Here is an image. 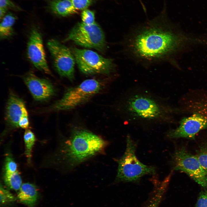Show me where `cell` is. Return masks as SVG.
<instances>
[{
	"instance_id": "1",
	"label": "cell",
	"mask_w": 207,
	"mask_h": 207,
	"mask_svg": "<svg viewBox=\"0 0 207 207\" xmlns=\"http://www.w3.org/2000/svg\"><path fill=\"white\" fill-rule=\"evenodd\" d=\"M160 16L138 27L126 39V51L141 63L151 64L169 60L186 39Z\"/></svg>"
},
{
	"instance_id": "2",
	"label": "cell",
	"mask_w": 207,
	"mask_h": 207,
	"mask_svg": "<svg viewBox=\"0 0 207 207\" xmlns=\"http://www.w3.org/2000/svg\"><path fill=\"white\" fill-rule=\"evenodd\" d=\"M163 101L146 91H135L126 95L122 110L129 121L147 124L168 122L175 110Z\"/></svg>"
},
{
	"instance_id": "3",
	"label": "cell",
	"mask_w": 207,
	"mask_h": 207,
	"mask_svg": "<svg viewBox=\"0 0 207 207\" xmlns=\"http://www.w3.org/2000/svg\"><path fill=\"white\" fill-rule=\"evenodd\" d=\"M106 145L105 141L92 132L76 129L62 144L60 152L62 161L74 167L102 152Z\"/></svg>"
},
{
	"instance_id": "4",
	"label": "cell",
	"mask_w": 207,
	"mask_h": 207,
	"mask_svg": "<svg viewBox=\"0 0 207 207\" xmlns=\"http://www.w3.org/2000/svg\"><path fill=\"white\" fill-rule=\"evenodd\" d=\"M104 82L99 80H86L76 86L68 88L61 98L51 106L55 111L73 109L85 103L105 87Z\"/></svg>"
},
{
	"instance_id": "5",
	"label": "cell",
	"mask_w": 207,
	"mask_h": 207,
	"mask_svg": "<svg viewBox=\"0 0 207 207\" xmlns=\"http://www.w3.org/2000/svg\"><path fill=\"white\" fill-rule=\"evenodd\" d=\"M136 148V143L129 136H128L125 151L118 161V181L136 182L144 175L155 174L154 167L144 164L137 158L135 154Z\"/></svg>"
},
{
	"instance_id": "6",
	"label": "cell",
	"mask_w": 207,
	"mask_h": 207,
	"mask_svg": "<svg viewBox=\"0 0 207 207\" xmlns=\"http://www.w3.org/2000/svg\"><path fill=\"white\" fill-rule=\"evenodd\" d=\"M72 51L79 69L85 74H108L114 69L112 60L104 57L95 51L76 48L72 49Z\"/></svg>"
},
{
	"instance_id": "7",
	"label": "cell",
	"mask_w": 207,
	"mask_h": 207,
	"mask_svg": "<svg viewBox=\"0 0 207 207\" xmlns=\"http://www.w3.org/2000/svg\"><path fill=\"white\" fill-rule=\"evenodd\" d=\"M64 41H71L83 47L103 51L106 47L104 33L97 23L86 25L77 24L70 32Z\"/></svg>"
},
{
	"instance_id": "8",
	"label": "cell",
	"mask_w": 207,
	"mask_h": 207,
	"mask_svg": "<svg viewBox=\"0 0 207 207\" xmlns=\"http://www.w3.org/2000/svg\"><path fill=\"white\" fill-rule=\"evenodd\" d=\"M174 170L186 173L204 189L207 188V172L201 166L197 158L184 147L176 150L173 154Z\"/></svg>"
},
{
	"instance_id": "9",
	"label": "cell",
	"mask_w": 207,
	"mask_h": 207,
	"mask_svg": "<svg viewBox=\"0 0 207 207\" xmlns=\"http://www.w3.org/2000/svg\"><path fill=\"white\" fill-rule=\"evenodd\" d=\"M47 45L58 73L61 76L73 80L75 60L72 51L54 39L49 40Z\"/></svg>"
},
{
	"instance_id": "10",
	"label": "cell",
	"mask_w": 207,
	"mask_h": 207,
	"mask_svg": "<svg viewBox=\"0 0 207 207\" xmlns=\"http://www.w3.org/2000/svg\"><path fill=\"white\" fill-rule=\"evenodd\" d=\"M202 110L195 111L190 116L184 117L179 122V125L170 131L167 136L170 138H185L195 139L196 135L207 128V113Z\"/></svg>"
},
{
	"instance_id": "11",
	"label": "cell",
	"mask_w": 207,
	"mask_h": 207,
	"mask_svg": "<svg viewBox=\"0 0 207 207\" xmlns=\"http://www.w3.org/2000/svg\"><path fill=\"white\" fill-rule=\"evenodd\" d=\"M28 58L38 69L51 74L47 65L41 33L36 28L32 30L27 46Z\"/></svg>"
},
{
	"instance_id": "12",
	"label": "cell",
	"mask_w": 207,
	"mask_h": 207,
	"mask_svg": "<svg viewBox=\"0 0 207 207\" xmlns=\"http://www.w3.org/2000/svg\"><path fill=\"white\" fill-rule=\"evenodd\" d=\"M23 78L24 83L35 100L46 101L54 94L55 88L48 80L38 77L32 72L28 73Z\"/></svg>"
},
{
	"instance_id": "13",
	"label": "cell",
	"mask_w": 207,
	"mask_h": 207,
	"mask_svg": "<svg viewBox=\"0 0 207 207\" xmlns=\"http://www.w3.org/2000/svg\"><path fill=\"white\" fill-rule=\"evenodd\" d=\"M28 113L23 100L12 92L10 93L5 110V120L7 124L12 128L19 127L18 123L22 117Z\"/></svg>"
},
{
	"instance_id": "14",
	"label": "cell",
	"mask_w": 207,
	"mask_h": 207,
	"mask_svg": "<svg viewBox=\"0 0 207 207\" xmlns=\"http://www.w3.org/2000/svg\"><path fill=\"white\" fill-rule=\"evenodd\" d=\"M38 192L36 186L32 184H23L17 196L19 201L30 207H33L37 200Z\"/></svg>"
},
{
	"instance_id": "15",
	"label": "cell",
	"mask_w": 207,
	"mask_h": 207,
	"mask_svg": "<svg viewBox=\"0 0 207 207\" xmlns=\"http://www.w3.org/2000/svg\"><path fill=\"white\" fill-rule=\"evenodd\" d=\"M49 7L53 13L62 16H69L78 12L70 0H52Z\"/></svg>"
},
{
	"instance_id": "16",
	"label": "cell",
	"mask_w": 207,
	"mask_h": 207,
	"mask_svg": "<svg viewBox=\"0 0 207 207\" xmlns=\"http://www.w3.org/2000/svg\"><path fill=\"white\" fill-rule=\"evenodd\" d=\"M3 181L9 188L19 190L22 185V180L18 170H4Z\"/></svg>"
},
{
	"instance_id": "17",
	"label": "cell",
	"mask_w": 207,
	"mask_h": 207,
	"mask_svg": "<svg viewBox=\"0 0 207 207\" xmlns=\"http://www.w3.org/2000/svg\"><path fill=\"white\" fill-rule=\"evenodd\" d=\"M16 19L12 13H9L2 18L0 26V36L1 39L11 36L13 34V26Z\"/></svg>"
},
{
	"instance_id": "18",
	"label": "cell",
	"mask_w": 207,
	"mask_h": 207,
	"mask_svg": "<svg viewBox=\"0 0 207 207\" xmlns=\"http://www.w3.org/2000/svg\"><path fill=\"white\" fill-rule=\"evenodd\" d=\"M25 145V154L28 161L30 162L32 156V152L35 141L34 134L29 129L25 131L24 135Z\"/></svg>"
},
{
	"instance_id": "19",
	"label": "cell",
	"mask_w": 207,
	"mask_h": 207,
	"mask_svg": "<svg viewBox=\"0 0 207 207\" xmlns=\"http://www.w3.org/2000/svg\"><path fill=\"white\" fill-rule=\"evenodd\" d=\"M196 153V156L201 166L207 172V142L200 145Z\"/></svg>"
},
{
	"instance_id": "20",
	"label": "cell",
	"mask_w": 207,
	"mask_h": 207,
	"mask_svg": "<svg viewBox=\"0 0 207 207\" xmlns=\"http://www.w3.org/2000/svg\"><path fill=\"white\" fill-rule=\"evenodd\" d=\"M0 204L1 205L9 203L14 202L16 198L9 191L0 185Z\"/></svg>"
},
{
	"instance_id": "21",
	"label": "cell",
	"mask_w": 207,
	"mask_h": 207,
	"mask_svg": "<svg viewBox=\"0 0 207 207\" xmlns=\"http://www.w3.org/2000/svg\"><path fill=\"white\" fill-rule=\"evenodd\" d=\"M82 23L86 25H91L96 23L94 13L87 9L83 10L81 13Z\"/></svg>"
},
{
	"instance_id": "22",
	"label": "cell",
	"mask_w": 207,
	"mask_h": 207,
	"mask_svg": "<svg viewBox=\"0 0 207 207\" xmlns=\"http://www.w3.org/2000/svg\"><path fill=\"white\" fill-rule=\"evenodd\" d=\"M73 5L78 10H83L87 8L94 0H70Z\"/></svg>"
},
{
	"instance_id": "23",
	"label": "cell",
	"mask_w": 207,
	"mask_h": 207,
	"mask_svg": "<svg viewBox=\"0 0 207 207\" xmlns=\"http://www.w3.org/2000/svg\"><path fill=\"white\" fill-rule=\"evenodd\" d=\"M195 207H207V190H202L199 193Z\"/></svg>"
},
{
	"instance_id": "24",
	"label": "cell",
	"mask_w": 207,
	"mask_h": 207,
	"mask_svg": "<svg viewBox=\"0 0 207 207\" xmlns=\"http://www.w3.org/2000/svg\"><path fill=\"white\" fill-rule=\"evenodd\" d=\"M0 8L11 9L16 11L20 10V8L11 0H0Z\"/></svg>"
},
{
	"instance_id": "25",
	"label": "cell",
	"mask_w": 207,
	"mask_h": 207,
	"mask_svg": "<svg viewBox=\"0 0 207 207\" xmlns=\"http://www.w3.org/2000/svg\"><path fill=\"white\" fill-rule=\"evenodd\" d=\"M29 124L28 115L22 117L18 123L19 127L24 129H27L28 127Z\"/></svg>"
},
{
	"instance_id": "26",
	"label": "cell",
	"mask_w": 207,
	"mask_h": 207,
	"mask_svg": "<svg viewBox=\"0 0 207 207\" xmlns=\"http://www.w3.org/2000/svg\"><path fill=\"white\" fill-rule=\"evenodd\" d=\"M7 10L8 9L6 8H0V18L1 19L3 18L5 16V14Z\"/></svg>"
}]
</instances>
